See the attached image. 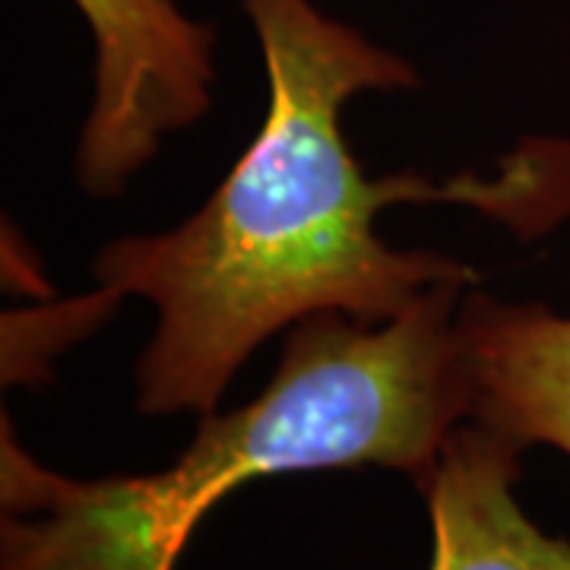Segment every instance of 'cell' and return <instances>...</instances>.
Listing matches in <instances>:
<instances>
[{"label": "cell", "instance_id": "1", "mask_svg": "<svg viewBox=\"0 0 570 570\" xmlns=\"http://www.w3.org/2000/svg\"><path fill=\"white\" fill-rule=\"evenodd\" d=\"M238 3L269 77L257 137L194 216L115 238L92 261L108 298L156 307L137 362L142 415L213 412L254 348L305 317L381 324L434 285L479 283L456 257L390 247L374 228L387 206L466 204L527 235L570 213V142L558 140H527L498 178H367L343 134V105L419 89V70L311 0Z\"/></svg>", "mask_w": 570, "mask_h": 570}, {"label": "cell", "instance_id": "5", "mask_svg": "<svg viewBox=\"0 0 570 570\" xmlns=\"http://www.w3.org/2000/svg\"><path fill=\"white\" fill-rule=\"evenodd\" d=\"M520 453L504 434L463 422L419 482L431 513V570H570V542L542 532L513 485Z\"/></svg>", "mask_w": 570, "mask_h": 570}, {"label": "cell", "instance_id": "2", "mask_svg": "<svg viewBox=\"0 0 570 570\" xmlns=\"http://www.w3.org/2000/svg\"><path fill=\"white\" fill-rule=\"evenodd\" d=\"M469 285H434L381 324L298 321L264 393L200 415L194 441L159 472L70 479L36 463L3 419L0 570H175L206 510L279 472L384 466L419 485L469 419L456 340Z\"/></svg>", "mask_w": 570, "mask_h": 570}, {"label": "cell", "instance_id": "3", "mask_svg": "<svg viewBox=\"0 0 570 570\" xmlns=\"http://www.w3.org/2000/svg\"><path fill=\"white\" fill-rule=\"evenodd\" d=\"M92 32V102L77 142V181L115 197L165 137L213 105L216 36L178 0H73Z\"/></svg>", "mask_w": 570, "mask_h": 570}, {"label": "cell", "instance_id": "4", "mask_svg": "<svg viewBox=\"0 0 570 570\" xmlns=\"http://www.w3.org/2000/svg\"><path fill=\"white\" fill-rule=\"evenodd\" d=\"M469 419L517 448L570 456V314L469 285L456 307Z\"/></svg>", "mask_w": 570, "mask_h": 570}]
</instances>
